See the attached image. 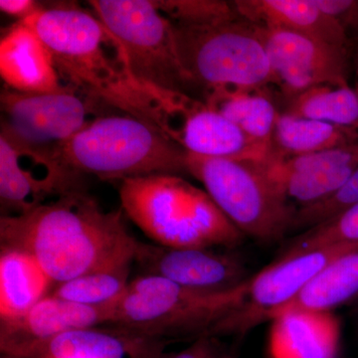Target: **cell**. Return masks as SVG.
<instances>
[{"mask_svg": "<svg viewBox=\"0 0 358 358\" xmlns=\"http://www.w3.org/2000/svg\"><path fill=\"white\" fill-rule=\"evenodd\" d=\"M122 209L106 211L81 189L18 216L0 219V243L32 256L56 285L133 265L140 242Z\"/></svg>", "mask_w": 358, "mask_h": 358, "instance_id": "obj_1", "label": "cell"}, {"mask_svg": "<svg viewBox=\"0 0 358 358\" xmlns=\"http://www.w3.org/2000/svg\"><path fill=\"white\" fill-rule=\"evenodd\" d=\"M53 56L68 86L157 127L174 140L180 110L131 76L117 40L95 14L76 4L45 6L23 20Z\"/></svg>", "mask_w": 358, "mask_h": 358, "instance_id": "obj_2", "label": "cell"}, {"mask_svg": "<svg viewBox=\"0 0 358 358\" xmlns=\"http://www.w3.org/2000/svg\"><path fill=\"white\" fill-rule=\"evenodd\" d=\"M122 210L157 245L171 248H232L244 235L208 193L173 174L121 181Z\"/></svg>", "mask_w": 358, "mask_h": 358, "instance_id": "obj_3", "label": "cell"}, {"mask_svg": "<svg viewBox=\"0 0 358 358\" xmlns=\"http://www.w3.org/2000/svg\"><path fill=\"white\" fill-rule=\"evenodd\" d=\"M56 155L73 173L103 180L188 173L185 148L162 129L129 115L96 117L57 148Z\"/></svg>", "mask_w": 358, "mask_h": 358, "instance_id": "obj_4", "label": "cell"}, {"mask_svg": "<svg viewBox=\"0 0 358 358\" xmlns=\"http://www.w3.org/2000/svg\"><path fill=\"white\" fill-rule=\"evenodd\" d=\"M248 281L228 291L204 292L157 275H138L115 303L112 324L171 343L216 336L243 308Z\"/></svg>", "mask_w": 358, "mask_h": 358, "instance_id": "obj_5", "label": "cell"}, {"mask_svg": "<svg viewBox=\"0 0 358 358\" xmlns=\"http://www.w3.org/2000/svg\"><path fill=\"white\" fill-rule=\"evenodd\" d=\"M99 20L121 45L138 83L185 112L199 95L178 48L176 28L154 0H92Z\"/></svg>", "mask_w": 358, "mask_h": 358, "instance_id": "obj_6", "label": "cell"}, {"mask_svg": "<svg viewBox=\"0 0 358 358\" xmlns=\"http://www.w3.org/2000/svg\"><path fill=\"white\" fill-rule=\"evenodd\" d=\"M174 25L181 62L203 100L221 90L274 84L258 28L240 17L206 27Z\"/></svg>", "mask_w": 358, "mask_h": 358, "instance_id": "obj_7", "label": "cell"}, {"mask_svg": "<svg viewBox=\"0 0 358 358\" xmlns=\"http://www.w3.org/2000/svg\"><path fill=\"white\" fill-rule=\"evenodd\" d=\"M187 171L244 235L272 242L293 227L296 208L271 179L264 162L188 154Z\"/></svg>", "mask_w": 358, "mask_h": 358, "instance_id": "obj_8", "label": "cell"}, {"mask_svg": "<svg viewBox=\"0 0 358 358\" xmlns=\"http://www.w3.org/2000/svg\"><path fill=\"white\" fill-rule=\"evenodd\" d=\"M257 28L267 51L274 84L287 98L322 85L350 86V49L288 30Z\"/></svg>", "mask_w": 358, "mask_h": 358, "instance_id": "obj_9", "label": "cell"}, {"mask_svg": "<svg viewBox=\"0 0 358 358\" xmlns=\"http://www.w3.org/2000/svg\"><path fill=\"white\" fill-rule=\"evenodd\" d=\"M353 245L286 253L255 277L250 278L243 308L228 320L224 327V336L243 334L257 324L272 320L275 312Z\"/></svg>", "mask_w": 358, "mask_h": 358, "instance_id": "obj_10", "label": "cell"}, {"mask_svg": "<svg viewBox=\"0 0 358 358\" xmlns=\"http://www.w3.org/2000/svg\"><path fill=\"white\" fill-rule=\"evenodd\" d=\"M1 108L6 115L1 131L28 147L53 145L57 150L88 124L90 106L76 90L27 94L4 90Z\"/></svg>", "mask_w": 358, "mask_h": 358, "instance_id": "obj_11", "label": "cell"}, {"mask_svg": "<svg viewBox=\"0 0 358 358\" xmlns=\"http://www.w3.org/2000/svg\"><path fill=\"white\" fill-rule=\"evenodd\" d=\"M114 305L88 307L47 296L22 317L0 320V350L10 358H37L67 331L112 324Z\"/></svg>", "mask_w": 358, "mask_h": 358, "instance_id": "obj_12", "label": "cell"}, {"mask_svg": "<svg viewBox=\"0 0 358 358\" xmlns=\"http://www.w3.org/2000/svg\"><path fill=\"white\" fill-rule=\"evenodd\" d=\"M134 263L143 275H157L199 291H228L249 280L239 258L211 248H171L140 242Z\"/></svg>", "mask_w": 358, "mask_h": 358, "instance_id": "obj_13", "label": "cell"}, {"mask_svg": "<svg viewBox=\"0 0 358 358\" xmlns=\"http://www.w3.org/2000/svg\"><path fill=\"white\" fill-rule=\"evenodd\" d=\"M176 141L189 155L208 159L265 162L272 148L250 138L237 124L197 101L182 115Z\"/></svg>", "mask_w": 358, "mask_h": 358, "instance_id": "obj_14", "label": "cell"}, {"mask_svg": "<svg viewBox=\"0 0 358 358\" xmlns=\"http://www.w3.org/2000/svg\"><path fill=\"white\" fill-rule=\"evenodd\" d=\"M0 74L9 89L20 93H55L69 88L61 83L51 52L22 21L0 41Z\"/></svg>", "mask_w": 358, "mask_h": 358, "instance_id": "obj_15", "label": "cell"}, {"mask_svg": "<svg viewBox=\"0 0 358 358\" xmlns=\"http://www.w3.org/2000/svg\"><path fill=\"white\" fill-rule=\"evenodd\" d=\"M272 322L270 358L338 357L341 324L329 310H286L278 313Z\"/></svg>", "mask_w": 358, "mask_h": 358, "instance_id": "obj_16", "label": "cell"}, {"mask_svg": "<svg viewBox=\"0 0 358 358\" xmlns=\"http://www.w3.org/2000/svg\"><path fill=\"white\" fill-rule=\"evenodd\" d=\"M171 343L108 324L62 334L45 346L37 358H160Z\"/></svg>", "mask_w": 358, "mask_h": 358, "instance_id": "obj_17", "label": "cell"}, {"mask_svg": "<svg viewBox=\"0 0 358 358\" xmlns=\"http://www.w3.org/2000/svg\"><path fill=\"white\" fill-rule=\"evenodd\" d=\"M238 13L262 27L288 30L324 43L350 49L345 32L315 0H236Z\"/></svg>", "mask_w": 358, "mask_h": 358, "instance_id": "obj_18", "label": "cell"}, {"mask_svg": "<svg viewBox=\"0 0 358 358\" xmlns=\"http://www.w3.org/2000/svg\"><path fill=\"white\" fill-rule=\"evenodd\" d=\"M22 148L6 133L0 136V203L3 216H18L33 210L49 195L79 189L78 183L57 178H37L20 164Z\"/></svg>", "mask_w": 358, "mask_h": 358, "instance_id": "obj_19", "label": "cell"}, {"mask_svg": "<svg viewBox=\"0 0 358 358\" xmlns=\"http://www.w3.org/2000/svg\"><path fill=\"white\" fill-rule=\"evenodd\" d=\"M56 286L40 264L25 252L3 248L0 253V320L22 317Z\"/></svg>", "mask_w": 358, "mask_h": 358, "instance_id": "obj_20", "label": "cell"}, {"mask_svg": "<svg viewBox=\"0 0 358 358\" xmlns=\"http://www.w3.org/2000/svg\"><path fill=\"white\" fill-rule=\"evenodd\" d=\"M358 145L357 129L341 128L329 122L280 113L268 157L286 159Z\"/></svg>", "mask_w": 358, "mask_h": 358, "instance_id": "obj_21", "label": "cell"}, {"mask_svg": "<svg viewBox=\"0 0 358 358\" xmlns=\"http://www.w3.org/2000/svg\"><path fill=\"white\" fill-rule=\"evenodd\" d=\"M358 294V243L331 261L300 293L274 313L293 310H329Z\"/></svg>", "mask_w": 358, "mask_h": 358, "instance_id": "obj_22", "label": "cell"}, {"mask_svg": "<svg viewBox=\"0 0 358 358\" xmlns=\"http://www.w3.org/2000/svg\"><path fill=\"white\" fill-rule=\"evenodd\" d=\"M261 90H221L204 103L237 124L252 140L272 148L275 122L280 113Z\"/></svg>", "mask_w": 358, "mask_h": 358, "instance_id": "obj_23", "label": "cell"}, {"mask_svg": "<svg viewBox=\"0 0 358 358\" xmlns=\"http://www.w3.org/2000/svg\"><path fill=\"white\" fill-rule=\"evenodd\" d=\"M285 113L358 131V90L322 85L288 99Z\"/></svg>", "mask_w": 358, "mask_h": 358, "instance_id": "obj_24", "label": "cell"}, {"mask_svg": "<svg viewBox=\"0 0 358 358\" xmlns=\"http://www.w3.org/2000/svg\"><path fill=\"white\" fill-rule=\"evenodd\" d=\"M131 266L96 271L56 285L51 296L88 306L106 307L115 305L128 289Z\"/></svg>", "mask_w": 358, "mask_h": 358, "instance_id": "obj_25", "label": "cell"}, {"mask_svg": "<svg viewBox=\"0 0 358 358\" xmlns=\"http://www.w3.org/2000/svg\"><path fill=\"white\" fill-rule=\"evenodd\" d=\"M357 167L343 166L324 171L285 174L272 173L267 169L266 171L286 199L289 201L294 200L298 202L301 207L326 199L338 189Z\"/></svg>", "mask_w": 358, "mask_h": 358, "instance_id": "obj_26", "label": "cell"}, {"mask_svg": "<svg viewBox=\"0 0 358 358\" xmlns=\"http://www.w3.org/2000/svg\"><path fill=\"white\" fill-rule=\"evenodd\" d=\"M160 13L173 24L206 27L241 17L233 1L224 0H154Z\"/></svg>", "mask_w": 358, "mask_h": 358, "instance_id": "obj_27", "label": "cell"}, {"mask_svg": "<svg viewBox=\"0 0 358 358\" xmlns=\"http://www.w3.org/2000/svg\"><path fill=\"white\" fill-rule=\"evenodd\" d=\"M358 243V204L296 238L287 253Z\"/></svg>", "mask_w": 358, "mask_h": 358, "instance_id": "obj_28", "label": "cell"}, {"mask_svg": "<svg viewBox=\"0 0 358 358\" xmlns=\"http://www.w3.org/2000/svg\"><path fill=\"white\" fill-rule=\"evenodd\" d=\"M358 204V167L338 189L326 199L296 208L292 229H310Z\"/></svg>", "mask_w": 358, "mask_h": 358, "instance_id": "obj_29", "label": "cell"}, {"mask_svg": "<svg viewBox=\"0 0 358 358\" xmlns=\"http://www.w3.org/2000/svg\"><path fill=\"white\" fill-rule=\"evenodd\" d=\"M264 164L270 173L279 174L358 166V145L320 150L286 159L268 157Z\"/></svg>", "mask_w": 358, "mask_h": 358, "instance_id": "obj_30", "label": "cell"}, {"mask_svg": "<svg viewBox=\"0 0 358 358\" xmlns=\"http://www.w3.org/2000/svg\"><path fill=\"white\" fill-rule=\"evenodd\" d=\"M160 358H236L235 350L220 336L205 334L178 352L164 353Z\"/></svg>", "mask_w": 358, "mask_h": 358, "instance_id": "obj_31", "label": "cell"}, {"mask_svg": "<svg viewBox=\"0 0 358 358\" xmlns=\"http://www.w3.org/2000/svg\"><path fill=\"white\" fill-rule=\"evenodd\" d=\"M317 6L345 32L348 39L358 37V0H315Z\"/></svg>", "mask_w": 358, "mask_h": 358, "instance_id": "obj_32", "label": "cell"}, {"mask_svg": "<svg viewBox=\"0 0 358 358\" xmlns=\"http://www.w3.org/2000/svg\"><path fill=\"white\" fill-rule=\"evenodd\" d=\"M44 4L33 0H1L0 9L2 13L15 16L23 21L29 18L33 14L38 13Z\"/></svg>", "mask_w": 358, "mask_h": 358, "instance_id": "obj_33", "label": "cell"}, {"mask_svg": "<svg viewBox=\"0 0 358 358\" xmlns=\"http://www.w3.org/2000/svg\"><path fill=\"white\" fill-rule=\"evenodd\" d=\"M1 358H10V357H6V355H1Z\"/></svg>", "mask_w": 358, "mask_h": 358, "instance_id": "obj_34", "label": "cell"}, {"mask_svg": "<svg viewBox=\"0 0 358 358\" xmlns=\"http://www.w3.org/2000/svg\"><path fill=\"white\" fill-rule=\"evenodd\" d=\"M357 72H358V60H357Z\"/></svg>", "mask_w": 358, "mask_h": 358, "instance_id": "obj_35", "label": "cell"}, {"mask_svg": "<svg viewBox=\"0 0 358 358\" xmlns=\"http://www.w3.org/2000/svg\"><path fill=\"white\" fill-rule=\"evenodd\" d=\"M41 358H47V357H41Z\"/></svg>", "mask_w": 358, "mask_h": 358, "instance_id": "obj_36", "label": "cell"}]
</instances>
